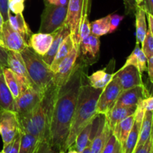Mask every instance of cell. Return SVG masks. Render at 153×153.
I'll return each mask as SVG.
<instances>
[{"label": "cell", "mask_w": 153, "mask_h": 153, "mask_svg": "<svg viewBox=\"0 0 153 153\" xmlns=\"http://www.w3.org/2000/svg\"><path fill=\"white\" fill-rule=\"evenodd\" d=\"M151 137L153 139V119H152V132H151Z\"/></svg>", "instance_id": "obj_53"}, {"label": "cell", "mask_w": 153, "mask_h": 153, "mask_svg": "<svg viewBox=\"0 0 153 153\" xmlns=\"http://www.w3.org/2000/svg\"><path fill=\"white\" fill-rule=\"evenodd\" d=\"M52 33H53L54 39L53 41H52V45H51L50 48H49V51L46 52V54H45V55L42 57L43 61L49 66L52 64V61H53L54 58H55L58 49H59L60 46H61L62 42L64 41V38H65L67 35H69V34H71L70 28H69L65 23L63 25H61V26L60 27V28H58V29L55 30V31H53Z\"/></svg>", "instance_id": "obj_17"}, {"label": "cell", "mask_w": 153, "mask_h": 153, "mask_svg": "<svg viewBox=\"0 0 153 153\" xmlns=\"http://www.w3.org/2000/svg\"><path fill=\"white\" fill-rule=\"evenodd\" d=\"M69 0H45V4H55L58 6H67L68 5Z\"/></svg>", "instance_id": "obj_45"}, {"label": "cell", "mask_w": 153, "mask_h": 153, "mask_svg": "<svg viewBox=\"0 0 153 153\" xmlns=\"http://www.w3.org/2000/svg\"><path fill=\"white\" fill-rule=\"evenodd\" d=\"M114 153H123V149L122 145L120 143L118 140H117L116 145H115V149Z\"/></svg>", "instance_id": "obj_48"}, {"label": "cell", "mask_w": 153, "mask_h": 153, "mask_svg": "<svg viewBox=\"0 0 153 153\" xmlns=\"http://www.w3.org/2000/svg\"><path fill=\"white\" fill-rule=\"evenodd\" d=\"M43 1H45V0H43Z\"/></svg>", "instance_id": "obj_57"}, {"label": "cell", "mask_w": 153, "mask_h": 153, "mask_svg": "<svg viewBox=\"0 0 153 153\" xmlns=\"http://www.w3.org/2000/svg\"><path fill=\"white\" fill-rule=\"evenodd\" d=\"M2 73L7 88L11 92L13 98L16 100L22 94V92H24L26 90V88L24 87L19 78L16 76V74L10 68L5 67L3 70Z\"/></svg>", "instance_id": "obj_24"}, {"label": "cell", "mask_w": 153, "mask_h": 153, "mask_svg": "<svg viewBox=\"0 0 153 153\" xmlns=\"http://www.w3.org/2000/svg\"><path fill=\"white\" fill-rule=\"evenodd\" d=\"M43 94L33 87H29L15 100V112L18 119L32 114L43 99Z\"/></svg>", "instance_id": "obj_6"}, {"label": "cell", "mask_w": 153, "mask_h": 153, "mask_svg": "<svg viewBox=\"0 0 153 153\" xmlns=\"http://www.w3.org/2000/svg\"><path fill=\"white\" fill-rule=\"evenodd\" d=\"M122 91L119 80L114 76L111 81L103 88L102 92L99 97L96 110L97 114L105 115L108 113L115 105Z\"/></svg>", "instance_id": "obj_7"}, {"label": "cell", "mask_w": 153, "mask_h": 153, "mask_svg": "<svg viewBox=\"0 0 153 153\" xmlns=\"http://www.w3.org/2000/svg\"><path fill=\"white\" fill-rule=\"evenodd\" d=\"M0 12L2 15L4 22L8 20L10 11L8 7V0H0Z\"/></svg>", "instance_id": "obj_39"}, {"label": "cell", "mask_w": 153, "mask_h": 153, "mask_svg": "<svg viewBox=\"0 0 153 153\" xmlns=\"http://www.w3.org/2000/svg\"><path fill=\"white\" fill-rule=\"evenodd\" d=\"M153 149V139L149 137V140L140 147L137 148L134 150V153H152V150Z\"/></svg>", "instance_id": "obj_38"}, {"label": "cell", "mask_w": 153, "mask_h": 153, "mask_svg": "<svg viewBox=\"0 0 153 153\" xmlns=\"http://www.w3.org/2000/svg\"><path fill=\"white\" fill-rule=\"evenodd\" d=\"M117 139L115 137V136L114 135L113 133H111L110 135V137L108 139L107 142H106V144L105 146L104 149L102 153H114L115 149V145H116Z\"/></svg>", "instance_id": "obj_37"}, {"label": "cell", "mask_w": 153, "mask_h": 153, "mask_svg": "<svg viewBox=\"0 0 153 153\" xmlns=\"http://www.w3.org/2000/svg\"><path fill=\"white\" fill-rule=\"evenodd\" d=\"M92 0H69L65 24L70 28L74 46L79 49V23L85 6L91 4Z\"/></svg>", "instance_id": "obj_5"}, {"label": "cell", "mask_w": 153, "mask_h": 153, "mask_svg": "<svg viewBox=\"0 0 153 153\" xmlns=\"http://www.w3.org/2000/svg\"><path fill=\"white\" fill-rule=\"evenodd\" d=\"M153 119V111H145L143 115V121L140 126V135H139L138 142H137L136 149L143 146L149 139L152 132Z\"/></svg>", "instance_id": "obj_27"}, {"label": "cell", "mask_w": 153, "mask_h": 153, "mask_svg": "<svg viewBox=\"0 0 153 153\" xmlns=\"http://www.w3.org/2000/svg\"><path fill=\"white\" fill-rule=\"evenodd\" d=\"M8 7L10 11L11 10L15 14L22 13L24 10V3L19 2L16 0H8Z\"/></svg>", "instance_id": "obj_36"}, {"label": "cell", "mask_w": 153, "mask_h": 153, "mask_svg": "<svg viewBox=\"0 0 153 153\" xmlns=\"http://www.w3.org/2000/svg\"><path fill=\"white\" fill-rule=\"evenodd\" d=\"M114 73H107L105 70H98L88 76L89 85L96 89H103L113 79Z\"/></svg>", "instance_id": "obj_28"}, {"label": "cell", "mask_w": 153, "mask_h": 153, "mask_svg": "<svg viewBox=\"0 0 153 153\" xmlns=\"http://www.w3.org/2000/svg\"><path fill=\"white\" fill-rule=\"evenodd\" d=\"M3 43L8 51L21 52L28 46L26 40L16 31L12 28L8 21L4 22L2 28Z\"/></svg>", "instance_id": "obj_13"}, {"label": "cell", "mask_w": 153, "mask_h": 153, "mask_svg": "<svg viewBox=\"0 0 153 153\" xmlns=\"http://www.w3.org/2000/svg\"><path fill=\"white\" fill-rule=\"evenodd\" d=\"M146 19L148 21V25H149V28L148 29L150 31L151 34L153 35V16L149 13H146Z\"/></svg>", "instance_id": "obj_46"}, {"label": "cell", "mask_w": 153, "mask_h": 153, "mask_svg": "<svg viewBox=\"0 0 153 153\" xmlns=\"http://www.w3.org/2000/svg\"><path fill=\"white\" fill-rule=\"evenodd\" d=\"M19 131V124L16 112L4 111L0 113V134L3 146L13 142Z\"/></svg>", "instance_id": "obj_8"}, {"label": "cell", "mask_w": 153, "mask_h": 153, "mask_svg": "<svg viewBox=\"0 0 153 153\" xmlns=\"http://www.w3.org/2000/svg\"><path fill=\"white\" fill-rule=\"evenodd\" d=\"M152 153H153V149H152Z\"/></svg>", "instance_id": "obj_56"}, {"label": "cell", "mask_w": 153, "mask_h": 153, "mask_svg": "<svg viewBox=\"0 0 153 153\" xmlns=\"http://www.w3.org/2000/svg\"><path fill=\"white\" fill-rule=\"evenodd\" d=\"M67 6L45 4V8L40 16L39 32L51 34L65 23Z\"/></svg>", "instance_id": "obj_4"}, {"label": "cell", "mask_w": 153, "mask_h": 153, "mask_svg": "<svg viewBox=\"0 0 153 153\" xmlns=\"http://www.w3.org/2000/svg\"><path fill=\"white\" fill-rule=\"evenodd\" d=\"M124 19V16L119 14H110V30H109V34L114 33L118 28V26L120 24L121 21Z\"/></svg>", "instance_id": "obj_34"}, {"label": "cell", "mask_w": 153, "mask_h": 153, "mask_svg": "<svg viewBox=\"0 0 153 153\" xmlns=\"http://www.w3.org/2000/svg\"><path fill=\"white\" fill-rule=\"evenodd\" d=\"M141 6L144 8L146 13H150L153 16V0H144Z\"/></svg>", "instance_id": "obj_44"}, {"label": "cell", "mask_w": 153, "mask_h": 153, "mask_svg": "<svg viewBox=\"0 0 153 153\" xmlns=\"http://www.w3.org/2000/svg\"><path fill=\"white\" fill-rule=\"evenodd\" d=\"M137 107H125V106H114L113 108L106 114L105 120L109 128L113 131L117 123L122 120L134 114L136 111Z\"/></svg>", "instance_id": "obj_19"}, {"label": "cell", "mask_w": 153, "mask_h": 153, "mask_svg": "<svg viewBox=\"0 0 153 153\" xmlns=\"http://www.w3.org/2000/svg\"><path fill=\"white\" fill-rule=\"evenodd\" d=\"M134 115L135 113L120 121L118 123H117L112 131V133L115 136L117 140L120 142L122 146L125 143L127 137L132 128L134 121Z\"/></svg>", "instance_id": "obj_22"}, {"label": "cell", "mask_w": 153, "mask_h": 153, "mask_svg": "<svg viewBox=\"0 0 153 153\" xmlns=\"http://www.w3.org/2000/svg\"><path fill=\"white\" fill-rule=\"evenodd\" d=\"M86 76V64L76 63L69 79L57 93L49 128V143L53 149L60 152L63 151L68 137L81 88Z\"/></svg>", "instance_id": "obj_1"}, {"label": "cell", "mask_w": 153, "mask_h": 153, "mask_svg": "<svg viewBox=\"0 0 153 153\" xmlns=\"http://www.w3.org/2000/svg\"><path fill=\"white\" fill-rule=\"evenodd\" d=\"M110 30V14L91 22V34L97 37L109 34Z\"/></svg>", "instance_id": "obj_30"}, {"label": "cell", "mask_w": 153, "mask_h": 153, "mask_svg": "<svg viewBox=\"0 0 153 153\" xmlns=\"http://www.w3.org/2000/svg\"><path fill=\"white\" fill-rule=\"evenodd\" d=\"M3 24H4V19H3L2 15H1V12H0V44H1L3 46H4V43H3V37H2Z\"/></svg>", "instance_id": "obj_47"}, {"label": "cell", "mask_w": 153, "mask_h": 153, "mask_svg": "<svg viewBox=\"0 0 153 153\" xmlns=\"http://www.w3.org/2000/svg\"><path fill=\"white\" fill-rule=\"evenodd\" d=\"M65 153H79V152H78L76 150H73V149H70V150H68V152Z\"/></svg>", "instance_id": "obj_52"}, {"label": "cell", "mask_w": 153, "mask_h": 153, "mask_svg": "<svg viewBox=\"0 0 153 153\" xmlns=\"http://www.w3.org/2000/svg\"><path fill=\"white\" fill-rule=\"evenodd\" d=\"M112 131L105 120V116L102 120H99L95 136L91 137V153H102L110 137Z\"/></svg>", "instance_id": "obj_16"}, {"label": "cell", "mask_w": 153, "mask_h": 153, "mask_svg": "<svg viewBox=\"0 0 153 153\" xmlns=\"http://www.w3.org/2000/svg\"><path fill=\"white\" fill-rule=\"evenodd\" d=\"M59 153H65V152H60Z\"/></svg>", "instance_id": "obj_55"}, {"label": "cell", "mask_w": 153, "mask_h": 153, "mask_svg": "<svg viewBox=\"0 0 153 153\" xmlns=\"http://www.w3.org/2000/svg\"><path fill=\"white\" fill-rule=\"evenodd\" d=\"M7 21L12 28L19 32L25 40L29 39L32 33H31V29L28 27L27 22H25L22 13H16L15 14V16H13L10 13Z\"/></svg>", "instance_id": "obj_26"}, {"label": "cell", "mask_w": 153, "mask_h": 153, "mask_svg": "<svg viewBox=\"0 0 153 153\" xmlns=\"http://www.w3.org/2000/svg\"><path fill=\"white\" fill-rule=\"evenodd\" d=\"M100 49V40L99 37L91 34L82 39L79 44V54L83 56L82 61L85 64H88V59L95 62L98 59Z\"/></svg>", "instance_id": "obj_15"}, {"label": "cell", "mask_w": 153, "mask_h": 153, "mask_svg": "<svg viewBox=\"0 0 153 153\" xmlns=\"http://www.w3.org/2000/svg\"><path fill=\"white\" fill-rule=\"evenodd\" d=\"M20 139H21V134H20V131H19V133H18L17 135L16 136V137H15L14 140H13L11 149H10L9 153H19V146H20Z\"/></svg>", "instance_id": "obj_42"}, {"label": "cell", "mask_w": 153, "mask_h": 153, "mask_svg": "<svg viewBox=\"0 0 153 153\" xmlns=\"http://www.w3.org/2000/svg\"><path fill=\"white\" fill-rule=\"evenodd\" d=\"M133 65L137 68L140 73H143L147 70V58L140 47V44L136 43L134 50L127 58L125 64L123 67Z\"/></svg>", "instance_id": "obj_25"}, {"label": "cell", "mask_w": 153, "mask_h": 153, "mask_svg": "<svg viewBox=\"0 0 153 153\" xmlns=\"http://www.w3.org/2000/svg\"><path fill=\"white\" fill-rule=\"evenodd\" d=\"M21 134L19 153H33L40 140L34 136L19 129Z\"/></svg>", "instance_id": "obj_31"}, {"label": "cell", "mask_w": 153, "mask_h": 153, "mask_svg": "<svg viewBox=\"0 0 153 153\" xmlns=\"http://www.w3.org/2000/svg\"><path fill=\"white\" fill-rule=\"evenodd\" d=\"M102 90L96 89L90 85L83 84L78 98L70 132L62 152H66L70 149L76 141L79 133L97 115L96 111L97 102Z\"/></svg>", "instance_id": "obj_2"}, {"label": "cell", "mask_w": 153, "mask_h": 153, "mask_svg": "<svg viewBox=\"0 0 153 153\" xmlns=\"http://www.w3.org/2000/svg\"><path fill=\"white\" fill-rule=\"evenodd\" d=\"M53 33H35L32 34L29 37L28 46L39 55L43 57L49 51L52 41H53Z\"/></svg>", "instance_id": "obj_18"}, {"label": "cell", "mask_w": 153, "mask_h": 153, "mask_svg": "<svg viewBox=\"0 0 153 153\" xmlns=\"http://www.w3.org/2000/svg\"><path fill=\"white\" fill-rule=\"evenodd\" d=\"M79 55V49L74 46L67 58L61 63L58 70L54 75L52 83L55 86L60 88L67 82L76 67Z\"/></svg>", "instance_id": "obj_9"}, {"label": "cell", "mask_w": 153, "mask_h": 153, "mask_svg": "<svg viewBox=\"0 0 153 153\" xmlns=\"http://www.w3.org/2000/svg\"><path fill=\"white\" fill-rule=\"evenodd\" d=\"M149 76V82L153 84V56L147 59V70H146Z\"/></svg>", "instance_id": "obj_43"}, {"label": "cell", "mask_w": 153, "mask_h": 153, "mask_svg": "<svg viewBox=\"0 0 153 153\" xmlns=\"http://www.w3.org/2000/svg\"><path fill=\"white\" fill-rule=\"evenodd\" d=\"M25 62L27 71L36 89L44 94L48 87L52 83L55 73L43 60L42 56L36 53L29 46L20 52Z\"/></svg>", "instance_id": "obj_3"}, {"label": "cell", "mask_w": 153, "mask_h": 153, "mask_svg": "<svg viewBox=\"0 0 153 153\" xmlns=\"http://www.w3.org/2000/svg\"><path fill=\"white\" fill-rule=\"evenodd\" d=\"M149 95L153 96V84H152V86H151L150 90L149 91Z\"/></svg>", "instance_id": "obj_51"}, {"label": "cell", "mask_w": 153, "mask_h": 153, "mask_svg": "<svg viewBox=\"0 0 153 153\" xmlns=\"http://www.w3.org/2000/svg\"><path fill=\"white\" fill-rule=\"evenodd\" d=\"M81 153H91V138L86 147L85 148V149Z\"/></svg>", "instance_id": "obj_49"}, {"label": "cell", "mask_w": 153, "mask_h": 153, "mask_svg": "<svg viewBox=\"0 0 153 153\" xmlns=\"http://www.w3.org/2000/svg\"><path fill=\"white\" fill-rule=\"evenodd\" d=\"M136 43L142 44L147 31L146 12L141 5H137L135 10Z\"/></svg>", "instance_id": "obj_23"}, {"label": "cell", "mask_w": 153, "mask_h": 153, "mask_svg": "<svg viewBox=\"0 0 153 153\" xmlns=\"http://www.w3.org/2000/svg\"><path fill=\"white\" fill-rule=\"evenodd\" d=\"M33 153H55L50 143L46 140L39 141Z\"/></svg>", "instance_id": "obj_33"}, {"label": "cell", "mask_w": 153, "mask_h": 153, "mask_svg": "<svg viewBox=\"0 0 153 153\" xmlns=\"http://www.w3.org/2000/svg\"><path fill=\"white\" fill-rule=\"evenodd\" d=\"M123 1L124 6H125L126 13L127 15H132L134 14L137 7L134 0H123Z\"/></svg>", "instance_id": "obj_40"}, {"label": "cell", "mask_w": 153, "mask_h": 153, "mask_svg": "<svg viewBox=\"0 0 153 153\" xmlns=\"http://www.w3.org/2000/svg\"><path fill=\"white\" fill-rule=\"evenodd\" d=\"M134 1H135L137 5H141L143 1H144V0H134Z\"/></svg>", "instance_id": "obj_50"}, {"label": "cell", "mask_w": 153, "mask_h": 153, "mask_svg": "<svg viewBox=\"0 0 153 153\" xmlns=\"http://www.w3.org/2000/svg\"><path fill=\"white\" fill-rule=\"evenodd\" d=\"M7 55L8 50L0 44V73H2L3 70L7 67Z\"/></svg>", "instance_id": "obj_35"}, {"label": "cell", "mask_w": 153, "mask_h": 153, "mask_svg": "<svg viewBox=\"0 0 153 153\" xmlns=\"http://www.w3.org/2000/svg\"><path fill=\"white\" fill-rule=\"evenodd\" d=\"M141 46L142 51L145 54L147 59L153 56V35L149 29H147L146 34Z\"/></svg>", "instance_id": "obj_32"}, {"label": "cell", "mask_w": 153, "mask_h": 153, "mask_svg": "<svg viewBox=\"0 0 153 153\" xmlns=\"http://www.w3.org/2000/svg\"><path fill=\"white\" fill-rule=\"evenodd\" d=\"M141 102L137 106L135 115H134V124H133L132 128H131V131H130L129 134L127 137L125 143L123 146V153H134L136 149V146H137L139 135H140V126H141V123L145 112Z\"/></svg>", "instance_id": "obj_14"}, {"label": "cell", "mask_w": 153, "mask_h": 153, "mask_svg": "<svg viewBox=\"0 0 153 153\" xmlns=\"http://www.w3.org/2000/svg\"><path fill=\"white\" fill-rule=\"evenodd\" d=\"M145 111H153V96H149L141 102Z\"/></svg>", "instance_id": "obj_41"}, {"label": "cell", "mask_w": 153, "mask_h": 153, "mask_svg": "<svg viewBox=\"0 0 153 153\" xmlns=\"http://www.w3.org/2000/svg\"><path fill=\"white\" fill-rule=\"evenodd\" d=\"M4 111L15 112V99L7 88L2 73H0V113Z\"/></svg>", "instance_id": "obj_20"}, {"label": "cell", "mask_w": 153, "mask_h": 153, "mask_svg": "<svg viewBox=\"0 0 153 153\" xmlns=\"http://www.w3.org/2000/svg\"><path fill=\"white\" fill-rule=\"evenodd\" d=\"M0 153H4V151H1V152H0Z\"/></svg>", "instance_id": "obj_54"}, {"label": "cell", "mask_w": 153, "mask_h": 153, "mask_svg": "<svg viewBox=\"0 0 153 153\" xmlns=\"http://www.w3.org/2000/svg\"><path fill=\"white\" fill-rule=\"evenodd\" d=\"M114 76L119 80L123 91L144 85L142 80V74L137 67L133 65L123 67L114 73Z\"/></svg>", "instance_id": "obj_12"}, {"label": "cell", "mask_w": 153, "mask_h": 153, "mask_svg": "<svg viewBox=\"0 0 153 153\" xmlns=\"http://www.w3.org/2000/svg\"><path fill=\"white\" fill-rule=\"evenodd\" d=\"M149 90L145 85H139L122 91L118 97L115 105L125 107H137L144 99L149 97Z\"/></svg>", "instance_id": "obj_11"}, {"label": "cell", "mask_w": 153, "mask_h": 153, "mask_svg": "<svg viewBox=\"0 0 153 153\" xmlns=\"http://www.w3.org/2000/svg\"><path fill=\"white\" fill-rule=\"evenodd\" d=\"M73 47H74V44H73V39H72L71 35L69 34L64 38V41L61 43V46L58 49V52L52 61V64H50V68L54 73H56L61 63L67 58Z\"/></svg>", "instance_id": "obj_21"}, {"label": "cell", "mask_w": 153, "mask_h": 153, "mask_svg": "<svg viewBox=\"0 0 153 153\" xmlns=\"http://www.w3.org/2000/svg\"><path fill=\"white\" fill-rule=\"evenodd\" d=\"M7 67L10 68L16 74V76L19 78V80L21 81L22 85L26 89L29 87H33L36 89L34 83L28 75L25 62L22 59L20 52L8 51Z\"/></svg>", "instance_id": "obj_10"}, {"label": "cell", "mask_w": 153, "mask_h": 153, "mask_svg": "<svg viewBox=\"0 0 153 153\" xmlns=\"http://www.w3.org/2000/svg\"><path fill=\"white\" fill-rule=\"evenodd\" d=\"M93 120L91 123H89L83 128V130L79 133L78 137H76V141L73 143V146L70 148V149H73V150L77 151L79 153H81L85 149V148L86 147L87 145L89 143L90 140L91 138V135H92Z\"/></svg>", "instance_id": "obj_29"}]
</instances>
